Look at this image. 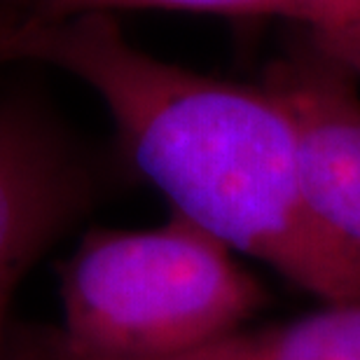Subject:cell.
Segmentation results:
<instances>
[{
    "label": "cell",
    "instance_id": "1",
    "mask_svg": "<svg viewBox=\"0 0 360 360\" xmlns=\"http://www.w3.org/2000/svg\"><path fill=\"white\" fill-rule=\"evenodd\" d=\"M0 59L49 63L89 84L122 155L176 215L323 304L360 302V248L314 211L297 129L269 87L157 59L108 14L0 21Z\"/></svg>",
    "mask_w": 360,
    "mask_h": 360
},
{
    "label": "cell",
    "instance_id": "2",
    "mask_svg": "<svg viewBox=\"0 0 360 360\" xmlns=\"http://www.w3.org/2000/svg\"><path fill=\"white\" fill-rule=\"evenodd\" d=\"M61 337L108 360H169L236 333L267 302L234 250L171 213L150 229H94L61 264Z\"/></svg>",
    "mask_w": 360,
    "mask_h": 360
},
{
    "label": "cell",
    "instance_id": "3",
    "mask_svg": "<svg viewBox=\"0 0 360 360\" xmlns=\"http://www.w3.org/2000/svg\"><path fill=\"white\" fill-rule=\"evenodd\" d=\"M91 176L56 127L0 103V360H17L10 307L26 271L87 211Z\"/></svg>",
    "mask_w": 360,
    "mask_h": 360
},
{
    "label": "cell",
    "instance_id": "4",
    "mask_svg": "<svg viewBox=\"0 0 360 360\" xmlns=\"http://www.w3.org/2000/svg\"><path fill=\"white\" fill-rule=\"evenodd\" d=\"M264 87L297 129L302 176L319 218L360 248V96L356 77L309 45L276 63Z\"/></svg>",
    "mask_w": 360,
    "mask_h": 360
},
{
    "label": "cell",
    "instance_id": "5",
    "mask_svg": "<svg viewBox=\"0 0 360 360\" xmlns=\"http://www.w3.org/2000/svg\"><path fill=\"white\" fill-rule=\"evenodd\" d=\"M169 360H360V302L326 304L321 311L281 326L241 328Z\"/></svg>",
    "mask_w": 360,
    "mask_h": 360
},
{
    "label": "cell",
    "instance_id": "6",
    "mask_svg": "<svg viewBox=\"0 0 360 360\" xmlns=\"http://www.w3.org/2000/svg\"><path fill=\"white\" fill-rule=\"evenodd\" d=\"M187 10L225 14V17H283L297 21L290 0H40L33 17L59 21L82 14H105L108 10Z\"/></svg>",
    "mask_w": 360,
    "mask_h": 360
},
{
    "label": "cell",
    "instance_id": "7",
    "mask_svg": "<svg viewBox=\"0 0 360 360\" xmlns=\"http://www.w3.org/2000/svg\"><path fill=\"white\" fill-rule=\"evenodd\" d=\"M314 38H360V0H290Z\"/></svg>",
    "mask_w": 360,
    "mask_h": 360
},
{
    "label": "cell",
    "instance_id": "8",
    "mask_svg": "<svg viewBox=\"0 0 360 360\" xmlns=\"http://www.w3.org/2000/svg\"><path fill=\"white\" fill-rule=\"evenodd\" d=\"M14 356L17 360H98L94 356L82 354L63 340L59 330H17L14 342Z\"/></svg>",
    "mask_w": 360,
    "mask_h": 360
},
{
    "label": "cell",
    "instance_id": "9",
    "mask_svg": "<svg viewBox=\"0 0 360 360\" xmlns=\"http://www.w3.org/2000/svg\"><path fill=\"white\" fill-rule=\"evenodd\" d=\"M311 45L319 49L321 54H326L328 59L340 63L344 70H349L356 80H360V38L326 40V38H314L311 35Z\"/></svg>",
    "mask_w": 360,
    "mask_h": 360
}]
</instances>
